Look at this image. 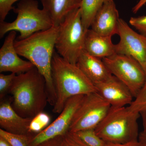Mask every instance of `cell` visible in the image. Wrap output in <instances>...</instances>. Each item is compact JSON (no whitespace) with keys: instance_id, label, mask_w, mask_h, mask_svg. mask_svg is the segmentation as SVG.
Masks as SVG:
<instances>
[{"instance_id":"d6986e66","label":"cell","mask_w":146,"mask_h":146,"mask_svg":"<svg viewBox=\"0 0 146 146\" xmlns=\"http://www.w3.org/2000/svg\"><path fill=\"white\" fill-rule=\"evenodd\" d=\"M50 121V117L48 114L39 112L32 118L29 127V133L34 137L49 125Z\"/></svg>"},{"instance_id":"ffe728a7","label":"cell","mask_w":146,"mask_h":146,"mask_svg":"<svg viewBox=\"0 0 146 146\" xmlns=\"http://www.w3.org/2000/svg\"><path fill=\"white\" fill-rule=\"evenodd\" d=\"M73 133L88 146H106V143L97 135L95 129H84Z\"/></svg>"},{"instance_id":"cb8c5ba5","label":"cell","mask_w":146,"mask_h":146,"mask_svg":"<svg viewBox=\"0 0 146 146\" xmlns=\"http://www.w3.org/2000/svg\"><path fill=\"white\" fill-rule=\"evenodd\" d=\"M21 0H0V22L5 20L9 11L13 10V4Z\"/></svg>"},{"instance_id":"5bb4252c","label":"cell","mask_w":146,"mask_h":146,"mask_svg":"<svg viewBox=\"0 0 146 146\" xmlns=\"http://www.w3.org/2000/svg\"><path fill=\"white\" fill-rule=\"evenodd\" d=\"M76 64L95 85L107 81L113 76L102 59L92 56L84 50Z\"/></svg>"},{"instance_id":"4dcf8cb0","label":"cell","mask_w":146,"mask_h":146,"mask_svg":"<svg viewBox=\"0 0 146 146\" xmlns=\"http://www.w3.org/2000/svg\"><path fill=\"white\" fill-rule=\"evenodd\" d=\"M0 146H12L5 138L0 136Z\"/></svg>"},{"instance_id":"7c38bea8","label":"cell","mask_w":146,"mask_h":146,"mask_svg":"<svg viewBox=\"0 0 146 146\" xmlns=\"http://www.w3.org/2000/svg\"><path fill=\"white\" fill-rule=\"evenodd\" d=\"M99 93L111 106L124 107L133 101V97L127 86L112 76L107 81L95 85Z\"/></svg>"},{"instance_id":"2e32d148","label":"cell","mask_w":146,"mask_h":146,"mask_svg":"<svg viewBox=\"0 0 146 146\" xmlns=\"http://www.w3.org/2000/svg\"><path fill=\"white\" fill-rule=\"evenodd\" d=\"M112 36L98 34L91 29L86 31L84 50L94 57L102 58L116 53L115 44L112 41Z\"/></svg>"},{"instance_id":"9a60e30c","label":"cell","mask_w":146,"mask_h":146,"mask_svg":"<svg viewBox=\"0 0 146 146\" xmlns=\"http://www.w3.org/2000/svg\"><path fill=\"white\" fill-rule=\"evenodd\" d=\"M32 119V118L23 117L18 115L8 101L1 103L0 126L3 130L14 134L31 136L29 129Z\"/></svg>"},{"instance_id":"603a6c76","label":"cell","mask_w":146,"mask_h":146,"mask_svg":"<svg viewBox=\"0 0 146 146\" xmlns=\"http://www.w3.org/2000/svg\"><path fill=\"white\" fill-rule=\"evenodd\" d=\"M17 75L14 73L10 74H0V98H3L7 91H9L13 80Z\"/></svg>"},{"instance_id":"7402d4cb","label":"cell","mask_w":146,"mask_h":146,"mask_svg":"<svg viewBox=\"0 0 146 146\" xmlns=\"http://www.w3.org/2000/svg\"><path fill=\"white\" fill-rule=\"evenodd\" d=\"M135 98L127 106L129 110L139 114L146 111V82Z\"/></svg>"},{"instance_id":"83f0119b","label":"cell","mask_w":146,"mask_h":146,"mask_svg":"<svg viewBox=\"0 0 146 146\" xmlns=\"http://www.w3.org/2000/svg\"><path fill=\"white\" fill-rule=\"evenodd\" d=\"M106 146H141L138 140L133 141L124 143H106Z\"/></svg>"},{"instance_id":"6da1fadb","label":"cell","mask_w":146,"mask_h":146,"mask_svg":"<svg viewBox=\"0 0 146 146\" xmlns=\"http://www.w3.org/2000/svg\"><path fill=\"white\" fill-rule=\"evenodd\" d=\"M58 30V26L54 25L25 39H16L14 42V47L18 55L28 59L44 78L48 102L53 106L56 97L53 83L52 62L55 50Z\"/></svg>"},{"instance_id":"5b68a950","label":"cell","mask_w":146,"mask_h":146,"mask_svg":"<svg viewBox=\"0 0 146 146\" xmlns=\"http://www.w3.org/2000/svg\"><path fill=\"white\" fill-rule=\"evenodd\" d=\"M140 115L129 111L125 106H111L95 131L106 143H124L138 140Z\"/></svg>"},{"instance_id":"277c9868","label":"cell","mask_w":146,"mask_h":146,"mask_svg":"<svg viewBox=\"0 0 146 146\" xmlns=\"http://www.w3.org/2000/svg\"><path fill=\"white\" fill-rule=\"evenodd\" d=\"M13 10L17 15L15 21L0 22L1 39L9 32L15 31L20 33L16 39L21 40L54 25L49 14L43 9H39L36 0H21Z\"/></svg>"},{"instance_id":"8fae6325","label":"cell","mask_w":146,"mask_h":146,"mask_svg":"<svg viewBox=\"0 0 146 146\" xmlns=\"http://www.w3.org/2000/svg\"><path fill=\"white\" fill-rule=\"evenodd\" d=\"M17 32H9L0 49V72H10L20 74L26 72L35 67L30 61L19 57L14 47Z\"/></svg>"},{"instance_id":"7a4b0ae2","label":"cell","mask_w":146,"mask_h":146,"mask_svg":"<svg viewBox=\"0 0 146 146\" xmlns=\"http://www.w3.org/2000/svg\"><path fill=\"white\" fill-rule=\"evenodd\" d=\"M53 83L56 101L53 112H61L70 98L97 92L96 88L76 64L68 62L55 50L52 62Z\"/></svg>"},{"instance_id":"4fadbf2b","label":"cell","mask_w":146,"mask_h":146,"mask_svg":"<svg viewBox=\"0 0 146 146\" xmlns=\"http://www.w3.org/2000/svg\"><path fill=\"white\" fill-rule=\"evenodd\" d=\"M120 18L114 0L105 3L100 8L91 25V29L98 34L112 36L118 34Z\"/></svg>"},{"instance_id":"30bf717a","label":"cell","mask_w":146,"mask_h":146,"mask_svg":"<svg viewBox=\"0 0 146 146\" xmlns=\"http://www.w3.org/2000/svg\"><path fill=\"white\" fill-rule=\"evenodd\" d=\"M119 42L115 44L116 53L131 56L140 63L146 75V36L137 33L120 18Z\"/></svg>"},{"instance_id":"44dd1931","label":"cell","mask_w":146,"mask_h":146,"mask_svg":"<svg viewBox=\"0 0 146 146\" xmlns=\"http://www.w3.org/2000/svg\"><path fill=\"white\" fill-rule=\"evenodd\" d=\"M0 136L5 138L12 146H29L33 137L27 134H17L9 133L0 129Z\"/></svg>"},{"instance_id":"3957f363","label":"cell","mask_w":146,"mask_h":146,"mask_svg":"<svg viewBox=\"0 0 146 146\" xmlns=\"http://www.w3.org/2000/svg\"><path fill=\"white\" fill-rule=\"evenodd\" d=\"M9 91L13 96L12 107L23 117H34L48 102L46 80L35 67L17 75Z\"/></svg>"},{"instance_id":"1f68e13d","label":"cell","mask_w":146,"mask_h":146,"mask_svg":"<svg viewBox=\"0 0 146 146\" xmlns=\"http://www.w3.org/2000/svg\"><path fill=\"white\" fill-rule=\"evenodd\" d=\"M142 117V120H143V125L144 128L146 127V111L142 112L140 114Z\"/></svg>"},{"instance_id":"ac0fdd59","label":"cell","mask_w":146,"mask_h":146,"mask_svg":"<svg viewBox=\"0 0 146 146\" xmlns=\"http://www.w3.org/2000/svg\"><path fill=\"white\" fill-rule=\"evenodd\" d=\"M113 0H82L81 19L85 31L90 29L96 14L105 3Z\"/></svg>"},{"instance_id":"9c48e42d","label":"cell","mask_w":146,"mask_h":146,"mask_svg":"<svg viewBox=\"0 0 146 146\" xmlns=\"http://www.w3.org/2000/svg\"><path fill=\"white\" fill-rule=\"evenodd\" d=\"M85 95H81L70 98L58 117L44 130L34 136L29 146H36L52 138L63 136L69 132L74 116L81 104Z\"/></svg>"},{"instance_id":"ba28073f","label":"cell","mask_w":146,"mask_h":146,"mask_svg":"<svg viewBox=\"0 0 146 146\" xmlns=\"http://www.w3.org/2000/svg\"><path fill=\"white\" fill-rule=\"evenodd\" d=\"M111 105L98 92L85 95L76 112L69 132L95 129L107 115Z\"/></svg>"},{"instance_id":"52a82bcc","label":"cell","mask_w":146,"mask_h":146,"mask_svg":"<svg viewBox=\"0 0 146 146\" xmlns=\"http://www.w3.org/2000/svg\"><path fill=\"white\" fill-rule=\"evenodd\" d=\"M112 75L121 81L135 98L146 82V75L137 60L129 56L115 54L102 58Z\"/></svg>"},{"instance_id":"e0dca14e","label":"cell","mask_w":146,"mask_h":146,"mask_svg":"<svg viewBox=\"0 0 146 146\" xmlns=\"http://www.w3.org/2000/svg\"><path fill=\"white\" fill-rule=\"evenodd\" d=\"M43 9L49 14L54 25L58 26L66 16L80 8L82 0H40Z\"/></svg>"},{"instance_id":"484cf974","label":"cell","mask_w":146,"mask_h":146,"mask_svg":"<svg viewBox=\"0 0 146 146\" xmlns=\"http://www.w3.org/2000/svg\"><path fill=\"white\" fill-rule=\"evenodd\" d=\"M62 146H88L74 133L68 132L63 136Z\"/></svg>"},{"instance_id":"d4e9b609","label":"cell","mask_w":146,"mask_h":146,"mask_svg":"<svg viewBox=\"0 0 146 146\" xmlns=\"http://www.w3.org/2000/svg\"><path fill=\"white\" fill-rule=\"evenodd\" d=\"M129 22L141 34L146 36V16L131 17Z\"/></svg>"},{"instance_id":"4316f807","label":"cell","mask_w":146,"mask_h":146,"mask_svg":"<svg viewBox=\"0 0 146 146\" xmlns=\"http://www.w3.org/2000/svg\"><path fill=\"white\" fill-rule=\"evenodd\" d=\"M63 136H59L47 140L36 146H62Z\"/></svg>"},{"instance_id":"f546056e","label":"cell","mask_w":146,"mask_h":146,"mask_svg":"<svg viewBox=\"0 0 146 146\" xmlns=\"http://www.w3.org/2000/svg\"><path fill=\"white\" fill-rule=\"evenodd\" d=\"M146 4V0H140L132 8V12L134 13H136Z\"/></svg>"},{"instance_id":"8992f818","label":"cell","mask_w":146,"mask_h":146,"mask_svg":"<svg viewBox=\"0 0 146 146\" xmlns=\"http://www.w3.org/2000/svg\"><path fill=\"white\" fill-rule=\"evenodd\" d=\"M86 32L80 9L73 11L58 26L55 46L56 52L68 62L76 64L84 50Z\"/></svg>"},{"instance_id":"f1b7e54d","label":"cell","mask_w":146,"mask_h":146,"mask_svg":"<svg viewBox=\"0 0 146 146\" xmlns=\"http://www.w3.org/2000/svg\"><path fill=\"white\" fill-rule=\"evenodd\" d=\"M138 141L141 146H146V127L138 136Z\"/></svg>"}]
</instances>
